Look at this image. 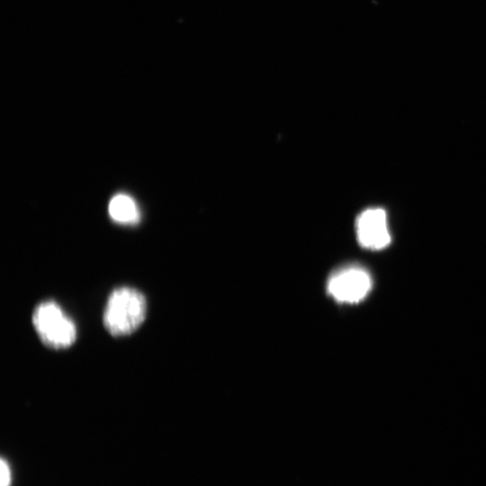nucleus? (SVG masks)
Here are the masks:
<instances>
[{
    "label": "nucleus",
    "instance_id": "1",
    "mask_svg": "<svg viewBox=\"0 0 486 486\" xmlns=\"http://www.w3.org/2000/svg\"><path fill=\"white\" fill-rule=\"evenodd\" d=\"M146 310L145 297L138 290L130 287L115 289L104 309V327L112 336L129 335L141 325Z\"/></svg>",
    "mask_w": 486,
    "mask_h": 486
},
{
    "label": "nucleus",
    "instance_id": "2",
    "mask_svg": "<svg viewBox=\"0 0 486 486\" xmlns=\"http://www.w3.org/2000/svg\"><path fill=\"white\" fill-rule=\"evenodd\" d=\"M32 322L41 341L50 347L66 348L76 338L74 321L55 302L40 303L32 314Z\"/></svg>",
    "mask_w": 486,
    "mask_h": 486
},
{
    "label": "nucleus",
    "instance_id": "3",
    "mask_svg": "<svg viewBox=\"0 0 486 486\" xmlns=\"http://www.w3.org/2000/svg\"><path fill=\"white\" fill-rule=\"evenodd\" d=\"M372 288L369 274L359 266L338 270L328 279L327 291L337 302L356 303L364 300Z\"/></svg>",
    "mask_w": 486,
    "mask_h": 486
},
{
    "label": "nucleus",
    "instance_id": "4",
    "mask_svg": "<svg viewBox=\"0 0 486 486\" xmlns=\"http://www.w3.org/2000/svg\"><path fill=\"white\" fill-rule=\"evenodd\" d=\"M356 230L359 244L365 248L379 250L390 244L387 217L381 208H370L362 212L356 219Z\"/></svg>",
    "mask_w": 486,
    "mask_h": 486
},
{
    "label": "nucleus",
    "instance_id": "5",
    "mask_svg": "<svg viewBox=\"0 0 486 486\" xmlns=\"http://www.w3.org/2000/svg\"><path fill=\"white\" fill-rule=\"evenodd\" d=\"M111 218L119 223H136L140 218V212L136 202L124 194L114 195L108 206Z\"/></svg>",
    "mask_w": 486,
    "mask_h": 486
},
{
    "label": "nucleus",
    "instance_id": "6",
    "mask_svg": "<svg viewBox=\"0 0 486 486\" xmlns=\"http://www.w3.org/2000/svg\"><path fill=\"white\" fill-rule=\"evenodd\" d=\"M1 486H9L11 483V472L8 464L1 460Z\"/></svg>",
    "mask_w": 486,
    "mask_h": 486
}]
</instances>
